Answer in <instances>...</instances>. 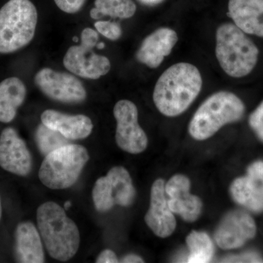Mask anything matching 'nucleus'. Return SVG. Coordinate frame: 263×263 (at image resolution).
Wrapping results in <instances>:
<instances>
[{
  "label": "nucleus",
  "mask_w": 263,
  "mask_h": 263,
  "mask_svg": "<svg viewBox=\"0 0 263 263\" xmlns=\"http://www.w3.org/2000/svg\"><path fill=\"white\" fill-rule=\"evenodd\" d=\"M95 5L90 11L93 19H100L103 16L129 18L135 15L137 9L133 0H95Z\"/></svg>",
  "instance_id": "nucleus-21"
},
{
  "label": "nucleus",
  "mask_w": 263,
  "mask_h": 263,
  "mask_svg": "<svg viewBox=\"0 0 263 263\" xmlns=\"http://www.w3.org/2000/svg\"><path fill=\"white\" fill-rule=\"evenodd\" d=\"M249 124L251 129L263 143V101L249 116Z\"/></svg>",
  "instance_id": "nucleus-25"
},
{
  "label": "nucleus",
  "mask_w": 263,
  "mask_h": 263,
  "mask_svg": "<svg viewBox=\"0 0 263 263\" xmlns=\"http://www.w3.org/2000/svg\"><path fill=\"white\" fill-rule=\"evenodd\" d=\"M37 11L30 0H9L0 9V53L27 46L34 38Z\"/></svg>",
  "instance_id": "nucleus-5"
},
{
  "label": "nucleus",
  "mask_w": 263,
  "mask_h": 263,
  "mask_svg": "<svg viewBox=\"0 0 263 263\" xmlns=\"http://www.w3.org/2000/svg\"><path fill=\"white\" fill-rule=\"evenodd\" d=\"M256 45L235 24L226 23L216 32V57L223 70L233 78L249 75L258 60Z\"/></svg>",
  "instance_id": "nucleus-3"
},
{
  "label": "nucleus",
  "mask_w": 263,
  "mask_h": 263,
  "mask_svg": "<svg viewBox=\"0 0 263 263\" xmlns=\"http://www.w3.org/2000/svg\"><path fill=\"white\" fill-rule=\"evenodd\" d=\"M41 119L43 124L59 132L69 140L87 138L94 127L90 118L86 116L68 115L51 109L45 110Z\"/></svg>",
  "instance_id": "nucleus-17"
},
{
  "label": "nucleus",
  "mask_w": 263,
  "mask_h": 263,
  "mask_svg": "<svg viewBox=\"0 0 263 263\" xmlns=\"http://www.w3.org/2000/svg\"><path fill=\"white\" fill-rule=\"evenodd\" d=\"M257 226L252 216L241 210L227 214L214 232L216 245L222 249H238L253 238Z\"/></svg>",
  "instance_id": "nucleus-11"
},
{
  "label": "nucleus",
  "mask_w": 263,
  "mask_h": 263,
  "mask_svg": "<svg viewBox=\"0 0 263 263\" xmlns=\"http://www.w3.org/2000/svg\"><path fill=\"white\" fill-rule=\"evenodd\" d=\"M201 74L191 64H176L161 75L155 85L153 100L159 111L166 117L183 114L200 94Z\"/></svg>",
  "instance_id": "nucleus-1"
},
{
  "label": "nucleus",
  "mask_w": 263,
  "mask_h": 263,
  "mask_svg": "<svg viewBox=\"0 0 263 263\" xmlns=\"http://www.w3.org/2000/svg\"><path fill=\"white\" fill-rule=\"evenodd\" d=\"M89 160L85 147L69 143L45 156L38 174L39 179L51 190L70 188L77 182Z\"/></svg>",
  "instance_id": "nucleus-6"
},
{
  "label": "nucleus",
  "mask_w": 263,
  "mask_h": 263,
  "mask_svg": "<svg viewBox=\"0 0 263 263\" xmlns=\"http://www.w3.org/2000/svg\"><path fill=\"white\" fill-rule=\"evenodd\" d=\"M95 27L102 35L111 41H117L122 34V27L117 22L98 21L95 22Z\"/></svg>",
  "instance_id": "nucleus-24"
},
{
  "label": "nucleus",
  "mask_w": 263,
  "mask_h": 263,
  "mask_svg": "<svg viewBox=\"0 0 263 263\" xmlns=\"http://www.w3.org/2000/svg\"><path fill=\"white\" fill-rule=\"evenodd\" d=\"M34 84L48 98L60 103L79 104L87 98L82 82L75 76L67 72L41 69L34 76Z\"/></svg>",
  "instance_id": "nucleus-9"
},
{
  "label": "nucleus",
  "mask_w": 263,
  "mask_h": 263,
  "mask_svg": "<svg viewBox=\"0 0 263 263\" xmlns=\"http://www.w3.org/2000/svg\"><path fill=\"white\" fill-rule=\"evenodd\" d=\"M117 121L116 142L121 149L138 155L148 146L146 133L138 124V110L136 105L129 100H119L114 108Z\"/></svg>",
  "instance_id": "nucleus-10"
},
{
  "label": "nucleus",
  "mask_w": 263,
  "mask_h": 263,
  "mask_svg": "<svg viewBox=\"0 0 263 263\" xmlns=\"http://www.w3.org/2000/svg\"><path fill=\"white\" fill-rule=\"evenodd\" d=\"M40 235L52 258L67 261L80 247L79 228L66 214L65 209L54 202H46L37 209Z\"/></svg>",
  "instance_id": "nucleus-2"
},
{
  "label": "nucleus",
  "mask_w": 263,
  "mask_h": 263,
  "mask_svg": "<svg viewBox=\"0 0 263 263\" xmlns=\"http://www.w3.org/2000/svg\"><path fill=\"white\" fill-rule=\"evenodd\" d=\"M0 167L19 176H27L32 168V157L16 130L7 127L0 135Z\"/></svg>",
  "instance_id": "nucleus-13"
},
{
  "label": "nucleus",
  "mask_w": 263,
  "mask_h": 263,
  "mask_svg": "<svg viewBox=\"0 0 263 263\" xmlns=\"http://www.w3.org/2000/svg\"><path fill=\"white\" fill-rule=\"evenodd\" d=\"M163 179L156 180L151 189L150 206L145 216L147 226L157 236L167 238L176 228V220L171 212L165 194Z\"/></svg>",
  "instance_id": "nucleus-15"
},
{
  "label": "nucleus",
  "mask_w": 263,
  "mask_h": 263,
  "mask_svg": "<svg viewBox=\"0 0 263 263\" xmlns=\"http://www.w3.org/2000/svg\"><path fill=\"white\" fill-rule=\"evenodd\" d=\"M136 196L130 174L122 166L112 167L106 176L99 178L92 190L95 209L100 212H108L117 205L130 206Z\"/></svg>",
  "instance_id": "nucleus-8"
},
{
  "label": "nucleus",
  "mask_w": 263,
  "mask_h": 263,
  "mask_svg": "<svg viewBox=\"0 0 263 263\" xmlns=\"http://www.w3.org/2000/svg\"><path fill=\"white\" fill-rule=\"evenodd\" d=\"M26 96L27 88L18 78H8L0 83V122L10 123L15 119Z\"/></svg>",
  "instance_id": "nucleus-20"
},
{
  "label": "nucleus",
  "mask_w": 263,
  "mask_h": 263,
  "mask_svg": "<svg viewBox=\"0 0 263 263\" xmlns=\"http://www.w3.org/2000/svg\"><path fill=\"white\" fill-rule=\"evenodd\" d=\"M186 243L190 250L188 262L205 263L212 260L214 255V246L207 233L193 230L186 236Z\"/></svg>",
  "instance_id": "nucleus-22"
},
{
  "label": "nucleus",
  "mask_w": 263,
  "mask_h": 263,
  "mask_svg": "<svg viewBox=\"0 0 263 263\" xmlns=\"http://www.w3.org/2000/svg\"><path fill=\"white\" fill-rule=\"evenodd\" d=\"M79 46H71L63 59L65 68L75 75L86 79L96 80L108 73L110 62L106 57L97 54L93 48L98 42V33L91 28L81 32Z\"/></svg>",
  "instance_id": "nucleus-7"
},
{
  "label": "nucleus",
  "mask_w": 263,
  "mask_h": 263,
  "mask_svg": "<svg viewBox=\"0 0 263 263\" xmlns=\"http://www.w3.org/2000/svg\"><path fill=\"white\" fill-rule=\"evenodd\" d=\"M245 112V104L238 96L230 91H218L197 109L189 124V133L194 139L204 141L226 124L239 121Z\"/></svg>",
  "instance_id": "nucleus-4"
},
{
  "label": "nucleus",
  "mask_w": 263,
  "mask_h": 263,
  "mask_svg": "<svg viewBox=\"0 0 263 263\" xmlns=\"http://www.w3.org/2000/svg\"><path fill=\"white\" fill-rule=\"evenodd\" d=\"M86 0H54L57 6L65 13L73 14L82 9Z\"/></svg>",
  "instance_id": "nucleus-26"
},
{
  "label": "nucleus",
  "mask_w": 263,
  "mask_h": 263,
  "mask_svg": "<svg viewBox=\"0 0 263 263\" xmlns=\"http://www.w3.org/2000/svg\"><path fill=\"white\" fill-rule=\"evenodd\" d=\"M71 205H72V202L67 201L65 202V205H64V209H65V210H68L69 208H70Z\"/></svg>",
  "instance_id": "nucleus-31"
},
{
  "label": "nucleus",
  "mask_w": 263,
  "mask_h": 263,
  "mask_svg": "<svg viewBox=\"0 0 263 263\" xmlns=\"http://www.w3.org/2000/svg\"><path fill=\"white\" fill-rule=\"evenodd\" d=\"M121 262L123 263H140L144 262L143 258H141L139 256L136 255V254H127V256L124 257L121 261Z\"/></svg>",
  "instance_id": "nucleus-29"
},
{
  "label": "nucleus",
  "mask_w": 263,
  "mask_h": 263,
  "mask_svg": "<svg viewBox=\"0 0 263 263\" xmlns=\"http://www.w3.org/2000/svg\"><path fill=\"white\" fill-rule=\"evenodd\" d=\"M178 34L174 29L162 27L147 36L136 52L138 62L155 69L168 56L178 42Z\"/></svg>",
  "instance_id": "nucleus-16"
},
{
  "label": "nucleus",
  "mask_w": 263,
  "mask_h": 263,
  "mask_svg": "<svg viewBox=\"0 0 263 263\" xmlns=\"http://www.w3.org/2000/svg\"><path fill=\"white\" fill-rule=\"evenodd\" d=\"M143 3H147V4H154V3H157L160 0H141Z\"/></svg>",
  "instance_id": "nucleus-30"
},
{
  "label": "nucleus",
  "mask_w": 263,
  "mask_h": 263,
  "mask_svg": "<svg viewBox=\"0 0 263 263\" xmlns=\"http://www.w3.org/2000/svg\"><path fill=\"white\" fill-rule=\"evenodd\" d=\"M97 263H117L119 262L117 254L114 251L110 249H105L103 252H100L98 257H97Z\"/></svg>",
  "instance_id": "nucleus-27"
},
{
  "label": "nucleus",
  "mask_w": 263,
  "mask_h": 263,
  "mask_svg": "<svg viewBox=\"0 0 263 263\" xmlns=\"http://www.w3.org/2000/svg\"><path fill=\"white\" fill-rule=\"evenodd\" d=\"M2 212H3V209H2L1 198H0V219L2 217Z\"/></svg>",
  "instance_id": "nucleus-33"
},
{
  "label": "nucleus",
  "mask_w": 263,
  "mask_h": 263,
  "mask_svg": "<svg viewBox=\"0 0 263 263\" xmlns=\"http://www.w3.org/2000/svg\"><path fill=\"white\" fill-rule=\"evenodd\" d=\"M104 47H105V45L103 43H99V45H98V48H100V49H103Z\"/></svg>",
  "instance_id": "nucleus-32"
},
{
  "label": "nucleus",
  "mask_w": 263,
  "mask_h": 263,
  "mask_svg": "<svg viewBox=\"0 0 263 263\" xmlns=\"http://www.w3.org/2000/svg\"><path fill=\"white\" fill-rule=\"evenodd\" d=\"M230 193L235 202L247 210L263 212V161L249 166L247 174L237 178L230 185Z\"/></svg>",
  "instance_id": "nucleus-12"
},
{
  "label": "nucleus",
  "mask_w": 263,
  "mask_h": 263,
  "mask_svg": "<svg viewBox=\"0 0 263 263\" xmlns=\"http://www.w3.org/2000/svg\"><path fill=\"white\" fill-rule=\"evenodd\" d=\"M15 257L18 262H45L44 250L39 230L31 221H23L16 227Z\"/></svg>",
  "instance_id": "nucleus-19"
},
{
  "label": "nucleus",
  "mask_w": 263,
  "mask_h": 263,
  "mask_svg": "<svg viewBox=\"0 0 263 263\" xmlns=\"http://www.w3.org/2000/svg\"><path fill=\"white\" fill-rule=\"evenodd\" d=\"M228 10L243 32L263 37V0H229Z\"/></svg>",
  "instance_id": "nucleus-18"
},
{
  "label": "nucleus",
  "mask_w": 263,
  "mask_h": 263,
  "mask_svg": "<svg viewBox=\"0 0 263 263\" xmlns=\"http://www.w3.org/2000/svg\"><path fill=\"white\" fill-rule=\"evenodd\" d=\"M233 262H262V259L258 254L254 252H247L231 259Z\"/></svg>",
  "instance_id": "nucleus-28"
},
{
  "label": "nucleus",
  "mask_w": 263,
  "mask_h": 263,
  "mask_svg": "<svg viewBox=\"0 0 263 263\" xmlns=\"http://www.w3.org/2000/svg\"><path fill=\"white\" fill-rule=\"evenodd\" d=\"M191 182L182 174H176L165 183V194L171 212L183 220L193 222L198 219L202 210L200 197L190 193Z\"/></svg>",
  "instance_id": "nucleus-14"
},
{
  "label": "nucleus",
  "mask_w": 263,
  "mask_h": 263,
  "mask_svg": "<svg viewBox=\"0 0 263 263\" xmlns=\"http://www.w3.org/2000/svg\"><path fill=\"white\" fill-rule=\"evenodd\" d=\"M35 141L38 149L44 156L70 143V140L66 138L59 132L48 127L43 123L36 129Z\"/></svg>",
  "instance_id": "nucleus-23"
}]
</instances>
